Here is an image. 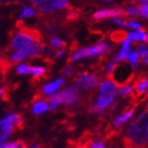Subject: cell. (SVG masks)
Here are the masks:
<instances>
[{"instance_id":"9a60e30c","label":"cell","mask_w":148,"mask_h":148,"mask_svg":"<svg viewBox=\"0 0 148 148\" xmlns=\"http://www.w3.org/2000/svg\"><path fill=\"white\" fill-rule=\"evenodd\" d=\"M109 49L108 44L106 43H98L95 46H91L90 47V51H91V56H95V55H100L103 54Z\"/></svg>"},{"instance_id":"277c9868","label":"cell","mask_w":148,"mask_h":148,"mask_svg":"<svg viewBox=\"0 0 148 148\" xmlns=\"http://www.w3.org/2000/svg\"><path fill=\"white\" fill-rule=\"evenodd\" d=\"M117 91V86L111 80H106L100 86V96L97 101V107L105 109L112 103Z\"/></svg>"},{"instance_id":"30bf717a","label":"cell","mask_w":148,"mask_h":148,"mask_svg":"<svg viewBox=\"0 0 148 148\" xmlns=\"http://www.w3.org/2000/svg\"><path fill=\"white\" fill-rule=\"evenodd\" d=\"M130 41L131 40L129 39L128 37H127V39L124 40L123 41V47H122V51H120L119 54L114 57V61L116 62H122V61H125V59L127 58V56H128L129 54V49H130Z\"/></svg>"},{"instance_id":"74e56055","label":"cell","mask_w":148,"mask_h":148,"mask_svg":"<svg viewBox=\"0 0 148 148\" xmlns=\"http://www.w3.org/2000/svg\"><path fill=\"white\" fill-rule=\"evenodd\" d=\"M29 148H42V145H34V146H32V147Z\"/></svg>"},{"instance_id":"7a4b0ae2","label":"cell","mask_w":148,"mask_h":148,"mask_svg":"<svg viewBox=\"0 0 148 148\" xmlns=\"http://www.w3.org/2000/svg\"><path fill=\"white\" fill-rule=\"evenodd\" d=\"M127 148H142L148 141V107L129 126L126 136Z\"/></svg>"},{"instance_id":"ba28073f","label":"cell","mask_w":148,"mask_h":148,"mask_svg":"<svg viewBox=\"0 0 148 148\" xmlns=\"http://www.w3.org/2000/svg\"><path fill=\"white\" fill-rule=\"evenodd\" d=\"M63 84H64V80L63 79H58V80H56L55 82H51V83H49V84H46L45 86H43L42 87L41 92H38V94L34 97V99L33 100H39L40 98L42 97L43 95L53 94V92H55V91L57 90L59 87H61Z\"/></svg>"},{"instance_id":"7c38bea8","label":"cell","mask_w":148,"mask_h":148,"mask_svg":"<svg viewBox=\"0 0 148 148\" xmlns=\"http://www.w3.org/2000/svg\"><path fill=\"white\" fill-rule=\"evenodd\" d=\"M89 56H91L90 47H84V49H81L79 51H77L71 57H69V60H67V63L75 62V61H78V60L83 59V58L89 57Z\"/></svg>"},{"instance_id":"4316f807","label":"cell","mask_w":148,"mask_h":148,"mask_svg":"<svg viewBox=\"0 0 148 148\" xmlns=\"http://www.w3.org/2000/svg\"><path fill=\"white\" fill-rule=\"evenodd\" d=\"M139 55L141 56V58H148V47L144 45L139 46Z\"/></svg>"},{"instance_id":"2e32d148","label":"cell","mask_w":148,"mask_h":148,"mask_svg":"<svg viewBox=\"0 0 148 148\" xmlns=\"http://www.w3.org/2000/svg\"><path fill=\"white\" fill-rule=\"evenodd\" d=\"M134 112V108H131L130 110H128L127 112H125L124 116H118V117H116V119H114V125L119 126V125H121V124H123V123L127 122V121L132 117Z\"/></svg>"},{"instance_id":"cb8c5ba5","label":"cell","mask_w":148,"mask_h":148,"mask_svg":"<svg viewBox=\"0 0 148 148\" xmlns=\"http://www.w3.org/2000/svg\"><path fill=\"white\" fill-rule=\"evenodd\" d=\"M51 45L55 49H61V47H65L66 43L61 39H58V38H53L51 40Z\"/></svg>"},{"instance_id":"44dd1931","label":"cell","mask_w":148,"mask_h":148,"mask_svg":"<svg viewBox=\"0 0 148 148\" xmlns=\"http://www.w3.org/2000/svg\"><path fill=\"white\" fill-rule=\"evenodd\" d=\"M37 14V11L31 6H25L23 11L21 12V14H20V18L22 19V18H29V17H33L35 15Z\"/></svg>"},{"instance_id":"ac0fdd59","label":"cell","mask_w":148,"mask_h":148,"mask_svg":"<svg viewBox=\"0 0 148 148\" xmlns=\"http://www.w3.org/2000/svg\"><path fill=\"white\" fill-rule=\"evenodd\" d=\"M49 106L47 105V103L46 102H39V103H36L34 105V108H33V111H34L35 114H42L44 111L49 110Z\"/></svg>"},{"instance_id":"d590c367","label":"cell","mask_w":148,"mask_h":148,"mask_svg":"<svg viewBox=\"0 0 148 148\" xmlns=\"http://www.w3.org/2000/svg\"><path fill=\"white\" fill-rule=\"evenodd\" d=\"M4 58H5V57H4V56L2 55V51H0V64H1V62H2V60L4 59Z\"/></svg>"},{"instance_id":"5b68a950","label":"cell","mask_w":148,"mask_h":148,"mask_svg":"<svg viewBox=\"0 0 148 148\" xmlns=\"http://www.w3.org/2000/svg\"><path fill=\"white\" fill-rule=\"evenodd\" d=\"M44 49H45V43L31 45L29 47H25V49H19L17 53L13 54L10 60L13 64H16L25 58H41Z\"/></svg>"},{"instance_id":"d6986e66","label":"cell","mask_w":148,"mask_h":148,"mask_svg":"<svg viewBox=\"0 0 148 148\" xmlns=\"http://www.w3.org/2000/svg\"><path fill=\"white\" fill-rule=\"evenodd\" d=\"M140 15V6L131 5L128 9L124 10V16L125 17H132V16H138Z\"/></svg>"},{"instance_id":"484cf974","label":"cell","mask_w":148,"mask_h":148,"mask_svg":"<svg viewBox=\"0 0 148 148\" xmlns=\"http://www.w3.org/2000/svg\"><path fill=\"white\" fill-rule=\"evenodd\" d=\"M134 92V87L131 85H125L122 86V88L120 89V95L121 96H127Z\"/></svg>"},{"instance_id":"52a82bcc","label":"cell","mask_w":148,"mask_h":148,"mask_svg":"<svg viewBox=\"0 0 148 148\" xmlns=\"http://www.w3.org/2000/svg\"><path fill=\"white\" fill-rule=\"evenodd\" d=\"M75 83H76V86L79 88L92 89L98 86L99 79L96 75L89 74L87 71H83L75 78Z\"/></svg>"},{"instance_id":"6da1fadb","label":"cell","mask_w":148,"mask_h":148,"mask_svg":"<svg viewBox=\"0 0 148 148\" xmlns=\"http://www.w3.org/2000/svg\"><path fill=\"white\" fill-rule=\"evenodd\" d=\"M9 35L11 39L9 49L11 51H19L42 41V35L39 29L26 26L21 19L16 22L15 27L10 31Z\"/></svg>"},{"instance_id":"e575fe53","label":"cell","mask_w":148,"mask_h":148,"mask_svg":"<svg viewBox=\"0 0 148 148\" xmlns=\"http://www.w3.org/2000/svg\"><path fill=\"white\" fill-rule=\"evenodd\" d=\"M62 55H64V51H58L57 53H56V58L61 57Z\"/></svg>"},{"instance_id":"e0dca14e","label":"cell","mask_w":148,"mask_h":148,"mask_svg":"<svg viewBox=\"0 0 148 148\" xmlns=\"http://www.w3.org/2000/svg\"><path fill=\"white\" fill-rule=\"evenodd\" d=\"M0 148H27V144L23 141H15V142L5 143L0 146Z\"/></svg>"},{"instance_id":"f546056e","label":"cell","mask_w":148,"mask_h":148,"mask_svg":"<svg viewBox=\"0 0 148 148\" xmlns=\"http://www.w3.org/2000/svg\"><path fill=\"white\" fill-rule=\"evenodd\" d=\"M10 134H9V132H2V134L0 136V144H2V143L5 142L6 140L9 139Z\"/></svg>"},{"instance_id":"83f0119b","label":"cell","mask_w":148,"mask_h":148,"mask_svg":"<svg viewBox=\"0 0 148 148\" xmlns=\"http://www.w3.org/2000/svg\"><path fill=\"white\" fill-rule=\"evenodd\" d=\"M140 14L142 15L143 17L148 18V5L147 4H142V6L140 8Z\"/></svg>"},{"instance_id":"f1b7e54d","label":"cell","mask_w":148,"mask_h":148,"mask_svg":"<svg viewBox=\"0 0 148 148\" xmlns=\"http://www.w3.org/2000/svg\"><path fill=\"white\" fill-rule=\"evenodd\" d=\"M75 69H74V66H71V65H67L65 67V69L62 71V74L63 75H65V76H71L73 73H74Z\"/></svg>"},{"instance_id":"1f68e13d","label":"cell","mask_w":148,"mask_h":148,"mask_svg":"<svg viewBox=\"0 0 148 148\" xmlns=\"http://www.w3.org/2000/svg\"><path fill=\"white\" fill-rule=\"evenodd\" d=\"M117 66V63L116 62H110L108 64V66H107V73H108V75L109 74H111L112 71H114V67Z\"/></svg>"},{"instance_id":"ffe728a7","label":"cell","mask_w":148,"mask_h":148,"mask_svg":"<svg viewBox=\"0 0 148 148\" xmlns=\"http://www.w3.org/2000/svg\"><path fill=\"white\" fill-rule=\"evenodd\" d=\"M127 58H128V60L130 61L131 63V67H136V66L139 64L140 62V55L138 51H131V53H129L128 56H127Z\"/></svg>"},{"instance_id":"9c48e42d","label":"cell","mask_w":148,"mask_h":148,"mask_svg":"<svg viewBox=\"0 0 148 148\" xmlns=\"http://www.w3.org/2000/svg\"><path fill=\"white\" fill-rule=\"evenodd\" d=\"M118 16H124V10L121 9H112V10H103L95 13L92 15V18L96 20L105 19V18H112Z\"/></svg>"},{"instance_id":"603a6c76","label":"cell","mask_w":148,"mask_h":148,"mask_svg":"<svg viewBox=\"0 0 148 148\" xmlns=\"http://www.w3.org/2000/svg\"><path fill=\"white\" fill-rule=\"evenodd\" d=\"M32 73V66L29 64H21L17 67L18 75H29Z\"/></svg>"},{"instance_id":"836d02e7","label":"cell","mask_w":148,"mask_h":148,"mask_svg":"<svg viewBox=\"0 0 148 148\" xmlns=\"http://www.w3.org/2000/svg\"><path fill=\"white\" fill-rule=\"evenodd\" d=\"M91 148H106V147H105V145H104L103 143L98 142V143H95V144H92Z\"/></svg>"},{"instance_id":"8fae6325","label":"cell","mask_w":148,"mask_h":148,"mask_svg":"<svg viewBox=\"0 0 148 148\" xmlns=\"http://www.w3.org/2000/svg\"><path fill=\"white\" fill-rule=\"evenodd\" d=\"M132 87L137 92V96L142 95L148 88V76H141Z\"/></svg>"},{"instance_id":"d6a6232c","label":"cell","mask_w":148,"mask_h":148,"mask_svg":"<svg viewBox=\"0 0 148 148\" xmlns=\"http://www.w3.org/2000/svg\"><path fill=\"white\" fill-rule=\"evenodd\" d=\"M128 26H130V27H132V29H139L140 27H141V25H140L138 22H134V21H130V22H128Z\"/></svg>"},{"instance_id":"d4e9b609","label":"cell","mask_w":148,"mask_h":148,"mask_svg":"<svg viewBox=\"0 0 148 148\" xmlns=\"http://www.w3.org/2000/svg\"><path fill=\"white\" fill-rule=\"evenodd\" d=\"M65 8H69L67 0H55V9L63 10Z\"/></svg>"},{"instance_id":"60d3db41","label":"cell","mask_w":148,"mask_h":148,"mask_svg":"<svg viewBox=\"0 0 148 148\" xmlns=\"http://www.w3.org/2000/svg\"><path fill=\"white\" fill-rule=\"evenodd\" d=\"M104 1H109V0H104Z\"/></svg>"},{"instance_id":"8d00e7d4","label":"cell","mask_w":148,"mask_h":148,"mask_svg":"<svg viewBox=\"0 0 148 148\" xmlns=\"http://www.w3.org/2000/svg\"><path fill=\"white\" fill-rule=\"evenodd\" d=\"M32 2H33V4H37V3L41 2V1H43V0H31Z\"/></svg>"},{"instance_id":"4dcf8cb0","label":"cell","mask_w":148,"mask_h":148,"mask_svg":"<svg viewBox=\"0 0 148 148\" xmlns=\"http://www.w3.org/2000/svg\"><path fill=\"white\" fill-rule=\"evenodd\" d=\"M114 21L117 23V24H119V25H122V26H127V25H128V22H127V21H125V20H120V19H118V18H116V17H114Z\"/></svg>"},{"instance_id":"5bb4252c","label":"cell","mask_w":148,"mask_h":148,"mask_svg":"<svg viewBox=\"0 0 148 148\" xmlns=\"http://www.w3.org/2000/svg\"><path fill=\"white\" fill-rule=\"evenodd\" d=\"M35 5L41 12H51L55 9V0H43Z\"/></svg>"},{"instance_id":"f35d334b","label":"cell","mask_w":148,"mask_h":148,"mask_svg":"<svg viewBox=\"0 0 148 148\" xmlns=\"http://www.w3.org/2000/svg\"><path fill=\"white\" fill-rule=\"evenodd\" d=\"M4 92H5V90H4V89H3V88H0V96H2V95L4 94Z\"/></svg>"},{"instance_id":"8992f818","label":"cell","mask_w":148,"mask_h":148,"mask_svg":"<svg viewBox=\"0 0 148 148\" xmlns=\"http://www.w3.org/2000/svg\"><path fill=\"white\" fill-rule=\"evenodd\" d=\"M24 127V121L22 117L18 114H13L8 116L4 119L0 120V129L2 132H14L15 128L23 129Z\"/></svg>"},{"instance_id":"3957f363","label":"cell","mask_w":148,"mask_h":148,"mask_svg":"<svg viewBox=\"0 0 148 148\" xmlns=\"http://www.w3.org/2000/svg\"><path fill=\"white\" fill-rule=\"evenodd\" d=\"M81 99V92L79 88L76 85H73L69 88H65L63 90L59 91L57 94L53 95L46 99L47 102H56L61 103V104H66V105H71L73 107L76 106V103Z\"/></svg>"},{"instance_id":"7402d4cb","label":"cell","mask_w":148,"mask_h":148,"mask_svg":"<svg viewBox=\"0 0 148 148\" xmlns=\"http://www.w3.org/2000/svg\"><path fill=\"white\" fill-rule=\"evenodd\" d=\"M80 18V13L78 10H74L73 8H69V11L66 15V20L67 21H77Z\"/></svg>"},{"instance_id":"ab89813d","label":"cell","mask_w":148,"mask_h":148,"mask_svg":"<svg viewBox=\"0 0 148 148\" xmlns=\"http://www.w3.org/2000/svg\"><path fill=\"white\" fill-rule=\"evenodd\" d=\"M144 62H145L146 64H148V58H145V60H144Z\"/></svg>"},{"instance_id":"4fadbf2b","label":"cell","mask_w":148,"mask_h":148,"mask_svg":"<svg viewBox=\"0 0 148 148\" xmlns=\"http://www.w3.org/2000/svg\"><path fill=\"white\" fill-rule=\"evenodd\" d=\"M128 37V33L124 29H118V31L111 32L109 35V38L112 42L114 43H122L124 40L127 39Z\"/></svg>"}]
</instances>
